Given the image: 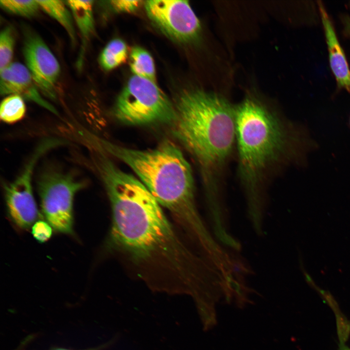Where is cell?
Listing matches in <instances>:
<instances>
[{
    "instance_id": "cell-18",
    "label": "cell",
    "mask_w": 350,
    "mask_h": 350,
    "mask_svg": "<svg viewBox=\"0 0 350 350\" xmlns=\"http://www.w3.org/2000/svg\"><path fill=\"white\" fill-rule=\"evenodd\" d=\"M14 45L15 37L12 28L6 27L0 34V70L12 63Z\"/></svg>"
},
{
    "instance_id": "cell-3",
    "label": "cell",
    "mask_w": 350,
    "mask_h": 350,
    "mask_svg": "<svg viewBox=\"0 0 350 350\" xmlns=\"http://www.w3.org/2000/svg\"><path fill=\"white\" fill-rule=\"evenodd\" d=\"M102 149L128 165L161 206L195 243L207 232L194 202L191 166L179 148L165 141L155 149L136 150L99 139Z\"/></svg>"
},
{
    "instance_id": "cell-21",
    "label": "cell",
    "mask_w": 350,
    "mask_h": 350,
    "mask_svg": "<svg viewBox=\"0 0 350 350\" xmlns=\"http://www.w3.org/2000/svg\"><path fill=\"white\" fill-rule=\"evenodd\" d=\"M112 342H113V341H110L107 343H105V344L101 346L100 347H99L97 348H92V349H89L85 350H102L104 349V348H105V347H106L107 346H108V345H109V344L112 343ZM53 350H68V349H62V348H58V349H54Z\"/></svg>"
},
{
    "instance_id": "cell-8",
    "label": "cell",
    "mask_w": 350,
    "mask_h": 350,
    "mask_svg": "<svg viewBox=\"0 0 350 350\" xmlns=\"http://www.w3.org/2000/svg\"><path fill=\"white\" fill-rule=\"evenodd\" d=\"M145 7L152 21L172 38L183 43L198 38L201 24L188 1L147 0Z\"/></svg>"
},
{
    "instance_id": "cell-13",
    "label": "cell",
    "mask_w": 350,
    "mask_h": 350,
    "mask_svg": "<svg viewBox=\"0 0 350 350\" xmlns=\"http://www.w3.org/2000/svg\"><path fill=\"white\" fill-rule=\"evenodd\" d=\"M40 9L55 19L65 29L74 44L75 32L70 11L64 1L59 0H37Z\"/></svg>"
},
{
    "instance_id": "cell-9",
    "label": "cell",
    "mask_w": 350,
    "mask_h": 350,
    "mask_svg": "<svg viewBox=\"0 0 350 350\" xmlns=\"http://www.w3.org/2000/svg\"><path fill=\"white\" fill-rule=\"evenodd\" d=\"M23 53L26 67L39 91L50 99H55L60 65L43 39L27 28L24 30Z\"/></svg>"
},
{
    "instance_id": "cell-10",
    "label": "cell",
    "mask_w": 350,
    "mask_h": 350,
    "mask_svg": "<svg viewBox=\"0 0 350 350\" xmlns=\"http://www.w3.org/2000/svg\"><path fill=\"white\" fill-rule=\"evenodd\" d=\"M0 93L18 95L33 102L57 115L55 108L39 93V90L26 67L18 62L11 63L0 70Z\"/></svg>"
},
{
    "instance_id": "cell-19",
    "label": "cell",
    "mask_w": 350,
    "mask_h": 350,
    "mask_svg": "<svg viewBox=\"0 0 350 350\" xmlns=\"http://www.w3.org/2000/svg\"><path fill=\"white\" fill-rule=\"evenodd\" d=\"M52 227L47 222L39 220L32 227V233L35 239L39 243L48 241L52 235Z\"/></svg>"
},
{
    "instance_id": "cell-1",
    "label": "cell",
    "mask_w": 350,
    "mask_h": 350,
    "mask_svg": "<svg viewBox=\"0 0 350 350\" xmlns=\"http://www.w3.org/2000/svg\"><path fill=\"white\" fill-rule=\"evenodd\" d=\"M97 167L111 208L109 249L152 291L199 299L206 289L202 261L179 236L155 197L107 158Z\"/></svg>"
},
{
    "instance_id": "cell-12",
    "label": "cell",
    "mask_w": 350,
    "mask_h": 350,
    "mask_svg": "<svg viewBox=\"0 0 350 350\" xmlns=\"http://www.w3.org/2000/svg\"><path fill=\"white\" fill-rule=\"evenodd\" d=\"M67 5L71 10L79 30L82 40L78 66L82 65L83 55L89 39L94 32L93 0H69Z\"/></svg>"
},
{
    "instance_id": "cell-14",
    "label": "cell",
    "mask_w": 350,
    "mask_h": 350,
    "mask_svg": "<svg viewBox=\"0 0 350 350\" xmlns=\"http://www.w3.org/2000/svg\"><path fill=\"white\" fill-rule=\"evenodd\" d=\"M130 69L134 75L156 82L155 68L150 54L144 49L134 47L130 53Z\"/></svg>"
},
{
    "instance_id": "cell-7",
    "label": "cell",
    "mask_w": 350,
    "mask_h": 350,
    "mask_svg": "<svg viewBox=\"0 0 350 350\" xmlns=\"http://www.w3.org/2000/svg\"><path fill=\"white\" fill-rule=\"evenodd\" d=\"M62 143L63 141L54 138L43 140L35 149L19 175L4 186L8 215L12 222L21 229L29 228L39 215L32 185L35 166L44 154Z\"/></svg>"
},
{
    "instance_id": "cell-4",
    "label": "cell",
    "mask_w": 350,
    "mask_h": 350,
    "mask_svg": "<svg viewBox=\"0 0 350 350\" xmlns=\"http://www.w3.org/2000/svg\"><path fill=\"white\" fill-rule=\"evenodd\" d=\"M175 137L199 163L214 192L236 142L235 107L225 98L200 89L178 98Z\"/></svg>"
},
{
    "instance_id": "cell-2",
    "label": "cell",
    "mask_w": 350,
    "mask_h": 350,
    "mask_svg": "<svg viewBox=\"0 0 350 350\" xmlns=\"http://www.w3.org/2000/svg\"><path fill=\"white\" fill-rule=\"evenodd\" d=\"M235 121L239 175L252 193L271 167L282 162L303 163L316 145L308 132L253 98L235 107Z\"/></svg>"
},
{
    "instance_id": "cell-16",
    "label": "cell",
    "mask_w": 350,
    "mask_h": 350,
    "mask_svg": "<svg viewBox=\"0 0 350 350\" xmlns=\"http://www.w3.org/2000/svg\"><path fill=\"white\" fill-rule=\"evenodd\" d=\"M26 113L24 99L18 95H9L1 102L0 118L8 123H13L21 120Z\"/></svg>"
},
{
    "instance_id": "cell-5",
    "label": "cell",
    "mask_w": 350,
    "mask_h": 350,
    "mask_svg": "<svg viewBox=\"0 0 350 350\" xmlns=\"http://www.w3.org/2000/svg\"><path fill=\"white\" fill-rule=\"evenodd\" d=\"M114 111L118 120L131 125L173 124L176 116L175 107L156 82L134 75L118 96Z\"/></svg>"
},
{
    "instance_id": "cell-6",
    "label": "cell",
    "mask_w": 350,
    "mask_h": 350,
    "mask_svg": "<svg viewBox=\"0 0 350 350\" xmlns=\"http://www.w3.org/2000/svg\"><path fill=\"white\" fill-rule=\"evenodd\" d=\"M86 186L70 174L57 171L42 173L37 188L43 214L56 231L73 233V201L75 194Z\"/></svg>"
},
{
    "instance_id": "cell-15",
    "label": "cell",
    "mask_w": 350,
    "mask_h": 350,
    "mask_svg": "<svg viewBox=\"0 0 350 350\" xmlns=\"http://www.w3.org/2000/svg\"><path fill=\"white\" fill-rule=\"evenodd\" d=\"M127 56L126 44L120 39L110 41L105 47L100 56L99 61L105 70H111L124 63Z\"/></svg>"
},
{
    "instance_id": "cell-20",
    "label": "cell",
    "mask_w": 350,
    "mask_h": 350,
    "mask_svg": "<svg viewBox=\"0 0 350 350\" xmlns=\"http://www.w3.org/2000/svg\"><path fill=\"white\" fill-rule=\"evenodd\" d=\"M140 2V0H117L111 1L110 4L117 11L129 13L135 11Z\"/></svg>"
},
{
    "instance_id": "cell-11",
    "label": "cell",
    "mask_w": 350,
    "mask_h": 350,
    "mask_svg": "<svg viewBox=\"0 0 350 350\" xmlns=\"http://www.w3.org/2000/svg\"><path fill=\"white\" fill-rule=\"evenodd\" d=\"M319 8L328 46L331 69L339 86L350 91V70L333 26L323 5Z\"/></svg>"
},
{
    "instance_id": "cell-17",
    "label": "cell",
    "mask_w": 350,
    "mask_h": 350,
    "mask_svg": "<svg viewBox=\"0 0 350 350\" xmlns=\"http://www.w3.org/2000/svg\"><path fill=\"white\" fill-rule=\"evenodd\" d=\"M0 5L10 13L25 18L34 17L40 9L37 0H1Z\"/></svg>"
}]
</instances>
